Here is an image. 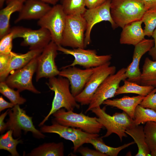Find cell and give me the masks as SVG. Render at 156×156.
Instances as JSON below:
<instances>
[{
	"label": "cell",
	"instance_id": "obj_33",
	"mask_svg": "<svg viewBox=\"0 0 156 156\" xmlns=\"http://www.w3.org/2000/svg\"><path fill=\"white\" fill-rule=\"evenodd\" d=\"M142 20L145 25L144 30L145 36H152L156 28V10L146 11Z\"/></svg>",
	"mask_w": 156,
	"mask_h": 156
},
{
	"label": "cell",
	"instance_id": "obj_10",
	"mask_svg": "<svg viewBox=\"0 0 156 156\" xmlns=\"http://www.w3.org/2000/svg\"><path fill=\"white\" fill-rule=\"evenodd\" d=\"M84 49L79 48L70 49L61 45H57L58 51L71 55L74 58L71 64L64 67L77 65L82 66L86 68L96 67L110 61L112 59L111 55H98L95 50Z\"/></svg>",
	"mask_w": 156,
	"mask_h": 156
},
{
	"label": "cell",
	"instance_id": "obj_17",
	"mask_svg": "<svg viewBox=\"0 0 156 156\" xmlns=\"http://www.w3.org/2000/svg\"><path fill=\"white\" fill-rule=\"evenodd\" d=\"M154 40L144 38L135 46L132 60L126 68L127 80L140 85L141 72L139 64L142 56L154 46Z\"/></svg>",
	"mask_w": 156,
	"mask_h": 156
},
{
	"label": "cell",
	"instance_id": "obj_19",
	"mask_svg": "<svg viewBox=\"0 0 156 156\" xmlns=\"http://www.w3.org/2000/svg\"><path fill=\"white\" fill-rule=\"evenodd\" d=\"M43 49L30 50L22 54L12 51V57L8 67L5 72L0 75V82L4 81L10 73L23 67L33 59L38 56Z\"/></svg>",
	"mask_w": 156,
	"mask_h": 156
},
{
	"label": "cell",
	"instance_id": "obj_24",
	"mask_svg": "<svg viewBox=\"0 0 156 156\" xmlns=\"http://www.w3.org/2000/svg\"><path fill=\"white\" fill-rule=\"evenodd\" d=\"M26 156H63L64 145L63 142L45 143L34 148Z\"/></svg>",
	"mask_w": 156,
	"mask_h": 156
},
{
	"label": "cell",
	"instance_id": "obj_20",
	"mask_svg": "<svg viewBox=\"0 0 156 156\" xmlns=\"http://www.w3.org/2000/svg\"><path fill=\"white\" fill-rule=\"evenodd\" d=\"M142 23L141 19L128 24L122 28L120 43L135 46L144 39L145 35L142 27Z\"/></svg>",
	"mask_w": 156,
	"mask_h": 156
},
{
	"label": "cell",
	"instance_id": "obj_9",
	"mask_svg": "<svg viewBox=\"0 0 156 156\" xmlns=\"http://www.w3.org/2000/svg\"><path fill=\"white\" fill-rule=\"evenodd\" d=\"M66 15L61 4L53 5L43 17L38 20V25L50 32L52 40L57 45H61L65 28Z\"/></svg>",
	"mask_w": 156,
	"mask_h": 156
},
{
	"label": "cell",
	"instance_id": "obj_47",
	"mask_svg": "<svg viewBox=\"0 0 156 156\" xmlns=\"http://www.w3.org/2000/svg\"><path fill=\"white\" fill-rule=\"evenodd\" d=\"M23 0V1H25L26 0Z\"/></svg>",
	"mask_w": 156,
	"mask_h": 156
},
{
	"label": "cell",
	"instance_id": "obj_22",
	"mask_svg": "<svg viewBox=\"0 0 156 156\" xmlns=\"http://www.w3.org/2000/svg\"><path fill=\"white\" fill-rule=\"evenodd\" d=\"M25 1L22 0H7V5L0 11V38L10 33V21L12 14L19 12Z\"/></svg>",
	"mask_w": 156,
	"mask_h": 156
},
{
	"label": "cell",
	"instance_id": "obj_35",
	"mask_svg": "<svg viewBox=\"0 0 156 156\" xmlns=\"http://www.w3.org/2000/svg\"><path fill=\"white\" fill-rule=\"evenodd\" d=\"M156 88L145 96L139 105L145 108L152 109L156 112Z\"/></svg>",
	"mask_w": 156,
	"mask_h": 156
},
{
	"label": "cell",
	"instance_id": "obj_43",
	"mask_svg": "<svg viewBox=\"0 0 156 156\" xmlns=\"http://www.w3.org/2000/svg\"><path fill=\"white\" fill-rule=\"evenodd\" d=\"M44 3L49 4L52 5H53L56 4L60 0H38Z\"/></svg>",
	"mask_w": 156,
	"mask_h": 156
},
{
	"label": "cell",
	"instance_id": "obj_2",
	"mask_svg": "<svg viewBox=\"0 0 156 156\" xmlns=\"http://www.w3.org/2000/svg\"><path fill=\"white\" fill-rule=\"evenodd\" d=\"M110 13L117 27L142 19L146 11L140 0H111Z\"/></svg>",
	"mask_w": 156,
	"mask_h": 156
},
{
	"label": "cell",
	"instance_id": "obj_26",
	"mask_svg": "<svg viewBox=\"0 0 156 156\" xmlns=\"http://www.w3.org/2000/svg\"><path fill=\"white\" fill-rule=\"evenodd\" d=\"M123 85L119 86L117 90L115 96L125 93H134L145 96L149 94L155 88L151 86H144L126 79Z\"/></svg>",
	"mask_w": 156,
	"mask_h": 156
},
{
	"label": "cell",
	"instance_id": "obj_44",
	"mask_svg": "<svg viewBox=\"0 0 156 156\" xmlns=\"http://www.w3.org/2000/svg\"><path fill=\"white\" fill-rule=\"evenodd\" d=\"M152 37L154 40L155 45L154 47H156V28L154 31Z\"/></svg>",
	"mask_w": 156,
	"mask_h": 156
},
{
	"label": "cell",
	"instance_id": "obj_29",
	"mask_svg": "<svg viewBox=\"0 0 156 156\" xmlns=\"http://www.w3.org/2000/svg\"><path fill=\"white\" fill-rule=\"evenodd\" d=\"M63 10L66 15H82L86 10V0H62Z\"/></svg>",
	"mask_w": 156,
	"mask_h": 156
},
{
	"label": "cell",
	"instance_id": "obj_48",
	"mask_svg": "<svg viewBox=\"0 0 156 156\" xmlns=\"http://www.w3.org/2000/svg\"><path fill=\"white\" fill-rule=\"evenodd\" d=\"M62 0H61V1Z\"/></svg>",
	"mask_w": 156,
	"mask_h": 156
},
{
	"label": "cell",
	"instance_id": "obj_11",
	"mask_svg": "<svg viewBox=\"0 0 156 156\" xmlns=\"http://www.w3.org/2000/svg\"><path fill=\"white\" fill-rule=\"evenodd\" d=\"M13 38H22L21 45L28 46L29 50L43 49L52 40L51 34L47 29L40 27L33 30L22 26H14L11 28Z\"/></svg>",
	"mask_w": 156,
	"mask_h": 156
},
{
	"label": "cell",
	"instance_id": "obj_45",
	"mask_svg": "<svg viewBox=\"0 0 156 156\" xmlns=\"http://www.w3.org/2000/svg\"><path fill=\"white\" fill-rule=\"evenodd\" d=\"M5 0H0V8H2Z\"/></svg>",
	"mask_w": 156,
	"mask_h": 156
},
{
	"label": "cell",
	"instance_id": "obj_27",
	"mask_svg": "<svg viewBox=\"0 0 156 156\" xmlns=\"http://www.w3.org/2000/svg\"><path fill=\"white\" fill-rule=\"evenodd\" d=\"M103 138L102 137H99V136L91 139L89 140L88 144H91L96 149L107 156H117L123 149L135 143L134 142H132L118 147H113L106 145Z\"/></svg>",
	"mask_w": 156,
	"mask_h": 156
},
{
	"label": "cell",
	"instance_id": "obj_41",
	"mask_svg": "<svg viewBox=\"0 0 156 156\" xmlns=\"http://www.w3.org/2000/svg\"><path fill=\"white\" fill-rule=\"evenodd\" d=\"M9 109H8L4 113L2 114L0 116V132L2 133L6 130V123H5L4 121L5 117L8 114Z\"/></svg>",
	"mask_w": 156,
	"mask_h": 156
},
{
	"label": "cell",
	"instance_id": "obj_46",
	"mask_svg": "<svg viewBox=\"0 0 156 156\" xmlns=\"http://www.w3.org/2000/svg\"><path fill=\"white\" fill-rule=\"evenodd\" d=\"M150 155L151 156H156V151L151 152Z\"/></svg>",
	"mask_w": 156,
	"mask_h": 156
},
{
	"label": "cell",
	"instance_id": "obj_23",
	"mask_svg": "<svg viewBox=\"0 0 156 156\" xmlns=\"http://www.w3.org/2000/svg\"><path fill=\"white\" fill-rule=\"evenodd\" d=\"M125 133L133 138L137 145L138 151L135 156L151 155V151L146 141L144 128L142 125H134L127 128Z\"/></svg>",
	"mask_w": 156,
	"mask_h": 156
},
{
	"label": "cell",
	"instance_id": "obj_42",
	"mask_svg": "<svg viewBox=\"0 0 156 156\" xmlns=\"http://www.w3.org/2000/svg\"><path fill=\"white\" fill-rule=\"evenodd\" d=\"M148 54L153 61H156V47H153L148 51Z\"/></svg>",
	"mask_w": 156,
	"mask_h": 156
},
{
	"label": "cell",
	"instance_id": "obj_8",
	"mask_svg": "<svg viewBox=\"0 0 156 156\" xmlns=\"http://www.w3.org/2000/svg\"><path fill=\"white\" fill-rule=\"evenodd\" d=\"M126 71V68H122L105 79L94 93L86 113L100 106L104 101L115 96L120 82L127 79Z\"/></svg>",
	"mask_w": 156,
	"mask_h": 156
},
{
	"label": "cell",
	"instance_id": "obj_31",
	"mask_svg": "<svg viewBox=\"0 0 156 156\" xmlns=\"http://www.w3.org/2000/svg\"><path fill=\"white\" fill-rule=\"evenodd\" d=\"M0 92L15 105L23 104L26 101V99L20 96L19 91L14 90L9 87L4 81L0 82Z\"/></svg>",
	"mask_w": 156,
	"mask_h": 156
},
{
	"label": "cell",
	"instance_id": "obj_30",
	"mask_svg": "<svg viewBox=\"0 0 156 156\" xmlns=\"http://www.w3.org/2000/svg\"><path fill=\"white\" fill-rule=\"evenodd\" d=\"M133 120L134 125H135L148 121L156 122V112L138 105L136 108Z\"/></svg>",
	"mask_w": 156,
	"mask_h": 156
},
{
	"label": "cell",
	"instance_id": "obj_15",
	"mask_svg": "<svg viewBox=\"0 0 156 156\" xmlns=\"http://www.w3.org/2000/svg\"><path fill=\"white\" fill-rule=\"evenodd\" d=\"M111 0H107L101 5L95 8H87L82 15L87 24L85 33L84 46L85 48L91 42L90 34L93 27L103 21L109 22L113 29L117 26L111 16L110 7Z\"/></svg>",
	"mask_w": 156,
	"mask_h": 156
},
{
	"label": "cell",
	"instance_id": "obj_14",
	"mask_svg": "<svg viewBox=\"0 0 156 156\" xmlns=\"http://www.w3.org/2000/svg\"><path fill=\"white\" fill-rule=\"evenodd\" d=\"M57 51V45L51 41L38 57L36 71V81L42 78L49 79L59 75L60 71L55 61Z\"/></svg>",
	"mask_w": 156,
	"mask_h": 156
},
{
	"label": "cell",
	"instance_id": "obj_12",
	"mask_svg": "<svg viewBox=\"0 0 156 156\" xmlns=\"http://www.w3.org/2000/svg\"><path fill=\"white\" fill-rule=\"evenodd\" d=\"M38 56L23 67L12 72L4 81L6 84L12 88L16 89L20 92L27 90L35 94L40 93L32 82V77L36 69Z\"/></svg>",
	"mask_w": 156,
	"mask_h": 156
},
{
	"label": "cell",
	"instance_id": "obj_21",
	"mask_svg": "<svg viewBox=\"0 0 156 156\" xmlns=\"http://www.w3.org/2000/svg\"><path fill=\"white\" fill-rule=\"evenodd\" d=\"M145 97L139 95L131 97L124 96L120 98L107 99L104 101L103 104L121 109L133 119L136 108Z\"/></svg>",
	"mask_w": 156,
	"mask_h": 156
},
{
	"label": "cell",
	"instance_id": "obj_39",
	"mask_svg": "<svg viewBox=\"0 0 156 156\" xmlns=\"http://www.w3.org/2000/svg\"><path fill=\"white\" fill-rule=\"evenodd\" d=\"M146 10H156V0H140Z\"/></svg>",
	"mask_w": 156,
	"mask_h": 156
},
{
	"label": "cell",
	"instance_id": "obj_36",
	"mask_svg": "<svg viewBox=\"0 0 156 156\" xmlns=\"http://www.w3.org/2000/svg\"><path fill=\"white\" fill-rule=\"evenodd\" d=\"M77 152L80 153L82 156H107L105 154L96 149H91L87 147H84L82 146L78 149Z\"/></svg>",
	"mask_w": 156,
	"mask_h": 156
},
{
	"label": "cell",
	"instance_id": "obj_18",
	"mask_svg": "<svg viewBox=\"0 0 156 156\" xmlns=\"http://www.w3.org/2000/svg\"><path fill=\"white\" fill-rule=\"evenodd\" d=\"M49 4L38 0H26L15 21L17 23L23 20L40 19L51 8Z\"/></svg>",
	"mask_w": 156,
	"mask_h": 156
},
{
	"label": "cell",
	"instance_id": "obj_38",
	"mask_svg": "<svg viewBox=\"0 0 156 156\" xmlns=\"http://www.w3.org/2000/svg\"><path fill=\"white\" fill-rule=\"evenodd\" d=\"M107 0H86V6L88 9L92 8L99 6Z\"/></svg>",
	"mask_w": 156,
	"mask_h": 156
},
{
	"label": "cell",
	"instance_id": "obj_5",
	"mask_svg": "<svg viewBox=\"0 0 156 156\" xmlns=\"http://www.w3.org/2000/svg\"><path fill=\"white\" fill-rule=\"evenodd\" d=\"M86 27V21L82 14L66 15L61 45L73 49L85 48V35Z\"/></svg>",
	"mask_w": 156,
	"mask_h": 156
},
{
	"label": "cell",
	"instance_id": "obj_37",
	"mask_svg": "<svg viewBox=\"0 0 156 156\" xmlns=\"http://www.w3.org/2000/svg\"><path fill=\"white\" fill-rule=\"evenodd\" d=\"M12 57L11 52L8 54H0V75L6 70Z\"/></svg>",
	"mask_w": 156,
	"mask_h": 156
},
{
	"label": "cell",
	"instance_id": "obj_16",
	"mask_svg": "<svg viewBox=\"0 0 156 156\" xmlns=\"http://www.w3.org/2000/svg\"><path fill=\"white\" fill-rule=\"evenodd\" d=\"M96 67L82 69L75 66L63 67L59 75L67 78L69 81L71 92L75 97L84 89Z\"/></svg>",
	"mask_w": 156,
	"mask_h": 156
},
{
	"label": "cell",
	"instance_id": "obj_6",
	"mask_svg": "<svg viewBox=\"0 0 156 156\" xmlns=\"http://www.w3.org/2000/svg\"><path fill=\"white\" fill-rule=\"evenodd\" d=\"M8 114L9 118L6 122V130H12L14 137L20 138L23 130L25 133L31 132L35 138L44 139L45 138V135L35 127L32 117L27 115L19 105H15L12 109H9Z\"/></svg>",
	"mask_w": 156,
	"mask_h": 156
},
{
	"label": "cell",
	"instance_id": "obj_1",
	"mask_svg": "<svg viewBox=\"0 0 156 156\" xmlns=\"http://www.w3.org/2000/svg\"><path fill=\"white\" fill-rule=\"evenodd\" d=\"M47 84L49 89L54 92V96L51 109L39 124V127L43 125L51 115L62 108L73 111L75 108L79 109L80 107L71 92L70 83L67 78L60 76L52 77L49 79Z\"/></svg>",
	"mask_w": 156,
	"mask_h": 156
},
{
	"label": "cell",
	"instance_id": "obj_13",
	"mask_svg": "<svg viewBox=\"0 0 156 156\" xmlns=\"http://www.w3.org/2000/svg\"><path fill=\"white\" fill-rule=\"evenodd\" d=\"M110 61L96 67L84 89L75 97L76 101L82 105H89L95 91L109 76L116 73L115 66H111Z\"/></svg>",
	"mask_w": 156,
	"mask_h": 156
},
{
	"label": "cell",
	"instance_id": "obj_34",
	"mask_svg": "<svg viewBox=\"0 0 156 156\" xmlns=\"http://www.w3.org/2000/svg\"><path fill=\"white\" fill-rule=\"evenodd\" d=\"M13 36V33L10 31L1 39L0 54H8L12 52Z\"/></svg>",
	"mask_w": 156,
	"mask_h": 156
},
{
	"label": "cell",
	"instance_id": "obj_40",
	"mask_svg": "<svg viewBox=\"0 0 156 156\" xmlns=\"http://www.w3.org/2000/svg\"><path fill=\"white\" fill-rule=\"evenodd\" d=\"M15 105L12 102H8L4 100L2 96L0 97V112L5 109L13 108Z\"/></svg>",
	"mask_w": 156,
	"mask_h": 156
},
{
	"label": "cell",
	"instance_id": "obj_4",
	"mask_svg": "<svg viewBox=\"0 0 156 156\" xmlns=\"http://www.w3.org/2000/svg\"><path fill=\"white\" fill-rule=\"evenodd\" d=\"M52 115L54 120L61 125L80 129L90 134H99L104 127L97 120V117H90L82 112L77 113L62 108Z\"/></svg>",
	"mask_w": 156,
	"mask_h": 156
},
{
	"label": "cell",
	"instance_id": "obj_32",
	"mask_svg": "<svg viewBox=\"0 0 156 156\" xmlns=\"http://www.w3.org/2000/svg\"><path fill=\"white\" fill-rule=\"evenodd\" d=\"M144 128L146 141L151 152L156 151V122H147Z\"/></svg>",
	"mask_w": 156,
	"mask_h": 156
},
{
	"label": "cell",
	"instance_id": "obj_7",
	"mask_svg": "<svg viewBox=\"0 0 156 156\" xmlns=\"http://www.w3.org/2000/svg\"><path fill=\"white\" fill-rule=\"evenodd\" d=\"M40 131L42 133H55L60 137L72 142L73 152L76 153L78 149L84 144H88L91 139L99 137V134H90L81 129L61 125L54 120L50 125H43L40 127Z\"/></svg>",
	"mask_w": 156,
	"mask_h": 156
},
{
	"label": "cell",
	"instance_id": "obj_28",
	"mask_svg": "<svg viewBox=\"0 0 156 156\" xmlns=\"http://www.w3.org/2000/svg\"><path fill=\"white\" fill-rule=\"evenodd\" d=\"M13 132L10 129L4 134L1 135L0 137V149L7 151L12 156H19L16 147L18 144L21 143L22 141L20 138L14 139L13 137Z\"/></svg>",
	"mask_w": 156,
	"mask_h": 156
},
{
	"label": "cell",
	"instance_id": "obj_25",
	"mask_svg": "<svg viewBox=\"0 0 156 156\" xmlns=\"http://www.w3.org/2000/svg\"><path fill=\"white\" fill-rule=\"evenodd\" d=\"M142 70L140 85L156 88V61L146 57Z\"/></svg>",
	"mask_w": 156,
	"mask_h": 156
},
{
	"label": "cell",
	"instance_id": "obj_3",
	"mask_svg": "<svg viewBox=\"0 0 156 156\" xmlns=\"http://www.w3.org/2000/svg\"><path fill=\"white\" fill-rule=\"evenodd\" d=\"M106 109L105 106L102 108L100 106L90 110L96 116L97 120L107 129L106 133L102 137H107L114 133L121 142L124 137L127 136L126 130L134 125L133 120L124 112H116L110 115L106 112Z\"/></svg>",
	"mask_w": 156,
	"mask_h": 156
}]
</instances>
